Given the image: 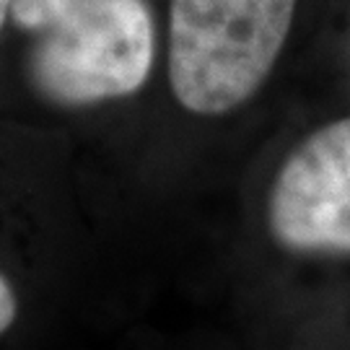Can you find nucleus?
<instances>
[{"instance_id": "4", "label": "nucleus", "mask_w": 350, "mask_h": 350, "mask_svg": "<svg viewBox=\"0 0 350 350\" xmlns=\"http://www.w3.org/2000/svg\"><path fill=\"white\" fill-rule=\"evenodd\" d=\"M24 176L0 150V350H21L37 312V267L31 265Z\"/></svg>"}, {"instance_id": "5", "label": "nucleus", "mask_w": 350, "mask_h": 350, "mask_svg": "<svg viewBox=\"0 0 350 350\" xmlns=\"http://www.w3.org/2000/svg\"><path fill=\"white\" fill-rule=\"evenodd\" d=\"M8 5L11 0H0V39L5 34V24H8Z\"/></svg>"}, {"instance_id": "1", "label": "nucleus", "mask_w": 350, "mask_h": 350, "mask_svg": "<svg viewBox=\"0 0 350 350\" xmlns=\"http://www.w3.org/2000/svg\"><path fill=\"white\" fill-rule=\"evenodd\" d=\"M16 81L60 114L133 99L156 63V24L146 0H11Z\"/></svg>"}, {"instance_id": "2", "label": "nucleus", "mask_w": 350, "mask_h": 350, "mask_svg": "<svg viewBox=\"0 0 350 350\" xmlns=\"http://www.w3.org/2000/svg\"><path fill=\"white\" fill-rule=\"evenodd\" d=\"M299 0H169V86L200 117L234 112L273 73Z\"/></svg>"}, {"instance_id": "3", "label": "nucleus", "mask_w": 350, "mask_h": 350, "mask_svg": "<svg viewBox=\"0 0 350 350\" xmlns=\"http://www.w3.org/2000/svg\"><path fill=\"white\" fill-rule=\"evenodd\" d=\"M267 231L301 257H350V117L314 130L278 169Z\"/></svg>"}]
</instances>
